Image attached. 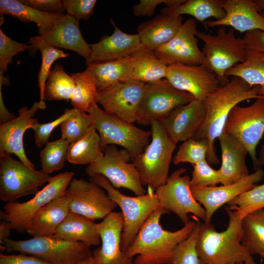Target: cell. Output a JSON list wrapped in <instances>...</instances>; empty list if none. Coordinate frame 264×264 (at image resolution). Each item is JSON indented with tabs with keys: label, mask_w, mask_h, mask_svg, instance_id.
<instances>
[{
	"label": "cell",
	"mask_w": 264,
	"mask_h": 264,
	"mask_svg": "<svg viewBox=\"0 0 264 264\" xmlns=\"http://www.w3.org/2000/svg\"><path fill=\"white\" fill-rule=\"evenodd\" d=\"M69 145L62 137L46 143L40 153L41 170L48 174L62 169L67 159Z\"/></svg>",
	"instance_id": "40"
},
{
	"label": "cell",
	"mask_w": 264,
	"mask_h": 264,
	"mask_svg": "<svg viewBox=\"0 0 264 264\" xmlns=\"http://www.w3.org/2000/svg\"><path fill=\"white\" fill-rule=\"evenodd\" d=\"M186 0H140L138 4L133 6V13L136 16H151L156 7L162 3L166 7L170 8L178 6L184 3Z\"/></svg>",
	"instance_id": "49"
},
{
	"label": "cell",
	"mask_w": 264,
	"mask_h": 264,
	"mask_svg": "<svg viewBox=\"0 0 264 264\" xmlns=\"http://www.w3.org/2000/svg\"><path fill=\"white\" fill-rule=\"evenodd\" d=\"M223 132L242 143L255 169L259 168L256 149L264 134V96L255 99L248 106H235L228 115Z\"/></svg>",
	"instance_id": "12"
},
{
	"label": "cell",
	"mask_w": 264,
	"mask_h": 264,
	"mask_svg": "<svg viewBox=\"0 0 264 264\" xmlns=\"http://www.w3.org/2000/svg\"><path fill=\"white\" fill-rule=\"evenodd\" d=\"M160 12H168L179 16L189 15L203 23L211 18H215V20H221L226 15L221 6L220 0H186L178 6L165 7Z\"/></svg>",
	"instance_id": "35"
},
{
	"label": "cell",
	"mask_w": 264,
	"mask_h": 264,
	"mask_svg": "<svg viewBox=\"0 0 264 264\" xmlns=\"http://www.w3.org/2000/svg\"><path fill=\"white\" fill-rule=\"evenodd\" d=\"M39 110V102H35L29 109L26 106L20 108L18 116L13 120L0 125V153L13 154L21 161L34 169V164L25 154L23 137L25 131L38 121L34 116Z\"/></svg>",
	"instance_id": "22"
},
{
	"label": "cell",
	"mask_w": 264,
	"mask_h": 264,
	"mask_svg": "<svg viewBox=\"0 0 264 264\" xmlns=\"http://www.w3.org/2000/svg\"><path fill=\"white\" fill-rule=\"evenodd\" d=\"M12 229L10 224L5 221L2 220L0 222V245H3L4 240L8 239L10 235L11 231Z\"/></svg>",
	"instance_id": "54"
},
{
	"label": "cell",
	"mask_w": 264,
	"mask_h": 264,
	"mask_svg": "<svg viewBox=\"0 0 264 264\" xmlns=\"http://www.w3.org/2000/svg\"><path fill=\"white\" fill-rule=\"evenodd\" d=\"M165 79L176 89L202 101L221 85L216 75L202 65H170Z\"/></svg>",
	"instance_id": "18"
},
{
	"label": "cell",
	"mask_w": 264,
	"mask_h": 264,
	"mask_svg": "<svg viewBox=\"0 0 264 264\" xmlns=\"http://www.w3.org/2000/svg\"><path fill=\"white\" fill-rule=\"evenodd\" d=\"M242 38L247 49L264 53V31L254 30L247 32Z\"/></svg>",
	"instance_id": "52"
},
{
	"label": "cell",
	"mask_w": 264,
	"mask_h": 264,
	"mask_svg": "<svg viewBox=\"0 0 264 264\" xmlns=\"http://www.w3.org/2000/svg\"><path fill=\"white\" fill-rule=\"evenodd\" d=\"M206 113L204 102L194 99L175 109L160 122L171 140L176 145L193 137L203 123Z\"/></svg>",
	"instance_id": "21"
},
{
	"label": "cell",
	"mask_w": 264,
	"mask_h": 264,
	"mask_svg": "<svg viewBox=\"0 0 264 264\" xmlns=\"http://www.w3.org/2000/svg\"><path fill=\"white\" fill-rule=\"evenodd\" d=\"M92 125L89 113L73 107L72 114L61 125V137L73 143L83 137Z\"/></svg>",
	"instance_id": "41"
},
{
	"label": "cell",
	"mask_w": 264,
	"mask_h": 264,
	"mask_svg": "<svg viewBox=\"0 0 264 264\" xmlns=\"http://www.w3.org/2000/svg\"><path fill=\"white\" fill-rule=\"evenodd\" d=\"M54 236L68 241L81 242L89 247L97 246L101 243L97 230V223L71 212L58 226Z\"/></svg>",
	"instance_id": "30"
},
{
	"label": "cell",
	"mask_w": 264,
	"mask_h": 264,
	"mask_svg": "<svg viewBox=\"0 0 264 264\" xmlns=\"http://www.w3.org/2000/svg\"><path fill=\"white\" fill-rule=\"evenodd\" d=\"M0 264H51L39 257L21 253L18 255H0Z\"/></svg>",
	"instance_id": "51"
},
{
	"label": "cell",
	"mask_w": 264,
	"mask_h": 264,
	"mask_svg": "<svg viewBox=\"0 0 264 264\" xmlns=\"http://www.w3.org/2000/svg\"></svg>",
	"instance_id": "58"
},
{
	"label": "cell",
	"mask_w": 264,
	"mask_h": 264,
	"mask_svg": "<svg viewBox=\"0 0 264 264\" xmlns=\"http://www.w3.org/2000/svg\"><path fill=\"white\" fill-rule=\"evenodd\" d=\"M104 153L99 134L92 124L85 134L70 144L67 160L74 164H91L102 159Z\"/></svg>",
	"instance_id": "33"
},
{
	"label": "cell",
	"mask_w": 264,
	"mask_h": 264,
	"mask_svg": "<svg viewBox=\"0 0 264 264\" xmlns=\"http://www.w3.org/2000/svg\"><path fill=\"white\" fill-rule=\"evenodd\" d=\"M64 196L70 212L92 220L105 218L117 206L102 188L83 178H73Z\"/></svg>",
	"instance_id": "15"
},
{
	"label": "cell",
	"mask_w": 264,
	"mask_h": 264,
	"mask_svg": "<svg viewBox=\"0 0 264 264\" xmlns=\"http://www.w3.org/2000/svg\"><path fill=\"white\" fill-rule=\"evenodd\" d=\"M194 99L192 95L176 89L166 79L146 84L136 122L148 126L153 121H161L175 109Z\"/></svg>",
	"instance_id": "13"
},
{
	"label": "cell",
	"mask_w": 264,
	"mask_h": 264,
	"mask_svg": "<svg viewBox=\"0 0 264 264\" xmlns=\"http://www.w3.org/2000/svg\"><path fill=\"white\" fill-rule=\"evenodd\" d=\"M23 4L41 12L51 14H63L65 11L63 0H20Z\"/></svg>",
	"instance_id": "50"
},
{
	"label": "cell",
	"mask_w": 264,
	"mask_h": 264,
	"mask_svg": "<svg viewBox=\"0 0 264 264\" xmlns=\"http://www.w3.org/2000/svg\"><path fill=\"white\" fill-rule=\"evenodd\" d=\"M264 177V171L261 167L232 184L213 187H190L194 197L205 210L206 217L204 222L211 223L213 214L219 208L256 186Z\"/></svg>",
	"instance_id": "19"
},
{
	"label": "cell",
	"mask_w": 264,
	"mask_h": 264,
	"mask_svg": "<svg viewBox=\"0 0 264 264\" xmlns=\"http://www.w3.org/2000/svg\"><path fill=\"white\" fill-rule=\"evenodd\" d=\"M182 21V16L161 12L153 19L140 24L137 31L142 45L154 50L176 35Z\"/></svg>",
	"instance_id": "27"
},
{
	"label": "cell",
	"mask_w": 264,
	"mask_h": 264,
	"mask_svg": "<svg viewBox=\"0 0 264 264\" xmlns=\"http://www.w3.org/2000/svg\"><path fill=\"white\" fill-rule=\"evenodd\" d=\"M186 171L181 168L173 172L166 183L156 189L155 194L160 206L175 213L184 224L190 220L189 213L204 221L205 210L192 193L189 176L182 175Z\"/></svg>",
	"instance_id": "14"
},
{
	"label": "cell",
	"mask_w": 264,
	"mask_h": 264,
	"mask_svg": "<svg viewBox=\"0 0 264 264\" xmlns=\"http://www.w3.org/2000/svg\"><path fill=\"white\" fill-rule=\"evenodd\" d=\"M146 84L132 79L98 91L96 101L104 110L131 123L136 122Z\"/></svg>",
	"instance_id": "16"
},
{
	"label": "cell",
	"mask_w": 264,
	"mask_h": 264,
	"mask_svg": "<svg viewBox=\"0 0 264 264\" xmlns=\"http://www.w3.org/2000/svg\"><path fill=\"white\" fill-rule=\"evenodd\" d=\"M221 151V164L218 170L220 183L228 185L248 176L245 147L232 135L223 132L218 137Z\"/></svg>",
	"instance_id": "25"
},
{
	"label": "cell",
	"mask_w": 264,
	"mask_h": 264,
	"mask_svg": "<svg viewBox=\"0 0 264 264\" xmlns=\"http://www.w3.org/2000/svg\"><path fill=\"white\" fill-rule=\"evenodd\" d=\"M3 245L7 252L34 256L51 264H77L92 255L90 247L83 242L66 241L54 235L22 241L8 238Z\"/></svg>",
	"instance_id": "7"
},
{
	"label": "cell",
	"mask_w": 264,
	"mask_h": 264,
	"mask_svg": "<svg viewBox=\"0 0 264 264\" xmlns=\"http://www.w3.org/2000/svg\"><path fill=\"white\" fill-rule=\"evenodd\" d=\"M77 264H96L92 255V256L81 261L80 262L78 263Z\"/></svg>",
	"instance_id": "56"
},
{
	"label": "cell",
	"mask_w": 264,
	"mask_h": 264,
	"mask_svg": "<svg viewBox=\"0 0 264 264\" xmlns=\"http://www.w3.org/2000/svg\"><path fill=\"white\" fill-rule=\"evenodd\" d=\"M89 114L99 134L102 151L110 145H119L130 153L132 160L150 143V131L140 129L133 123L110 114L97 105Z\"/></svg>",
	"instance_id": "8"
},
{
	"label": "cell",
	"mask_w": 264,
	"mask_h": 264,
	"mask_svg": "<svg viewBox=\"0 0 264 264\" xmlns=\"http://www.w3.org/2000/svg\"><path fill=\"white\" fill-rule=\"evenodd\" d=\"M51 176L36 171L7 153H0V199L15 202L19 198L35 195L39 188L48 183Z\"/></svg>",
	"instance_id": "9"
},
{
	"label": "cell",
	"mask_w": 264,
	"mask_h": 264,
	"mask_svg": "<svg viewBox=\"0 0 264 264\" xmlns=\"http://www.w3.org/2000/svg\"><path fill=\"white\" fill-rule=\"evenodd\" d=\"M228 204L230 209L238 211L243 218L264 209V183L254 186L235 198Z\"/></svg>",
	"instance_id": "42"
},
{
	"label": "cell",
	"mask_w": 264,
	"mask_h": 264,
	"mask_svg": "<svg viewBox=\"0 0 264 264\" xmlns=\"http://www.w3.org/2000/svg\"><path fill=\"white\" fill-rule=\"evenodd\" d=\"M113 33L98 42L90 44L91 52L87 64L109 61L131 56L141 45L138 34H130L122 31L112 20Z\"/></svg>",
	"instance_id": "24"
},
{
	"label": "cell",
	"mask_w": 264,
	"mask_h": 264,
	"mask_svg": "<svg viewBox=\"0 0 264 264\" xmlns=\"http://www.w3.org/2000/svg\"><path fill=\"white\" fill-rule=\"evenodd\" d=\"M190 185L192 187H213L220 183L218 170L212 168L206 159L193 165Z\"/></svg>",
	"instance_id": "45"
},
{
	"label": "cell",
	"mask_w": 264,
	"mask_h": 264,
	"mask_svg": "<svg viewBox=\"0 0 264 264\" xmlns=\"http://www.w3.org/2000/svg\"><path fill=\"white\" fill-rule=\"evenodd\" d=\"M42 42L54 47L74 51L87 61L91 52L90 46L84 39L79 20L66 14L51 29L42 36Z\"/></svg>",
	"instance_id": "26"
},
{
	"label": "cell",
	"mask_w": 264,
	"mask_h": 264,
	"mask_svg": "<svg viewBox=\"0 0 264 264\" xmlns=\"http://www.w3.org/2000/svg\"><path fill=\"white\" fill-rule=\"evenodd\" d=\"M229 217L227 228L218 232L211 223H199L196 249L202 264H256L242 243L243 217L225 208Z\"/></svg>",
	"instance_id": "2"
},
{
	"label": "cell",
	"mask_w": 264,
	"mask_h": 264,
	"mask_svg": "<svg viewBox=\"0 0 264 264\" xmlns=\"http://www.w3.org/2000/svg\"><path fill=\"white\" fill-rule=\"evenodd\" d=\"M225 75L239 77L251 87L259 86L260 95L264 96V53L247 49L244 61L232 67Z\"/></svg>",
	"instance_id": "34"
},
{
	"label": "cell",
	"mask_w": 264,
	"mask_h": 264,
	"mask_svg": "<svg viewBox=\"0 0 264 264\" xmlns=\"http://www.w3.org/2000/svg\"><path fill=\"white\" fill-rule=\"evenodd\" d=\"M75 83L71 75H68L61 64H56L51 69L46 80L44 100H71Z\"/></svg>",
	"instance_id": "37"
},
{
	"label": "cell",
	"mask_w": 264,
	"mask_h": 264,
	"mask_svg": "<svg viewBox=\"0 0 264 264\" xmlns=\"http://www.w3.org/2000/svg\"><path fill=\"white\" fill-rule=\"evenodd\" d=\"M68 203L64 195L43 206L33 216L26 232L33 237L54 235L70 212Z\"/></svg>",
	"instance_id": "28"
},
{
	"label": "cell",
	"mask_w": 264,
	"mask_h": 264,
	"mask_svg": "<svg viewBox=\"0 0 264 264\" xmlns=\"http://www.w3.org/2000/svg\"><path fill=\"white\" fill-rule=\"evenodd\" d=\"M74 174L72 172H66L51 176L47 184L26 202H7L4 206V211L0 212L1 220L8 222L12 229L17 232L26 231L39 210L64 195Z\"/></svg>",
	"instance_id": "10"
},
{
	"label": "cell",
	"mask_w": 264,
	"mask_h": 264,
	"mask_svg": "<svg viewBox=\"0 0 264 264\" xmlns=\"http://www.w3.org/2000/svg\"><path fill=\"white\" fill-rule=\"evenodd\" d=\"M103 151L101 160L87 167V174L90 177L102 175L114 188L129 189L137 196L146 194L136 168L130 163L132 160L130 153L123 148L118 149L115 145H109Z\"/></svg>",
	"instance_id": "11"
},
{
	"label": "cell",
	"mask_w": 264,
	"mask_h": 264,
	"mask_svg": "<svg viewBox=\"0 0 264 264\" xmlns=\"http://www.w3.org/2000/svg\"><path fill=\"white\" fill-rule=\"evenodd\" d=\"M123 226V215L115 212H111L97 223L101 245L92 251L96 264H134L132 258L128 257L121 249Z\"/></svg>",
	"instance_id": "20"
},
{
	"label": "cell",
	"mask_w": 264,
	"mask_h": 264,
	"mask_svg": "<svg viewBox=\"0 0 264 264\" xmlns=\"http://www.w3.org/2000/svg\"><path fill=\"white\" fill-rule=\"evenodd\" d=\"M29 48L30 45L13 40L0 29V74L6 71L14 55Z\"/></svg>",
	"instance_id": "46"
},
{
	"label": "cell",
	"mask_w": 264,
	"mask_h": 264,
	"mask_svg": "<svg viewBox=\"0 0 264 264\" xmlns=\"http://www.w3.org/2000/svg\"><path fill=\"white\" fill-rule=\"evenodd\" d=\"M170 212L159 206L148 217L140 228L135 239L124 251L132 258L134 264H167L175 249L186 239L195 229L198 220H190L176 231L164 229L160 224L162 215Z\"/></svg>",
	"instance_id": "3"
},
{
	"label": "cell",
	"mask_w": 264,
	"mask_h": 264,
	"mask_svg": "<svg viewBox=\"0 0 264 264\" xmlns=\"http://www.w3.org/2000/svg\"><path fill=\"white\" fill-rule=\"evenodd\" d=\"M196 36L203 42L202 65L216 75L221 85L227 83L230 78L226 72L246 59L243 38L237 37L234 29L227 30L224 26L219 27L215 34L197 30Z\"/></svg>",
	"instance_id": "4"
},
{
	"label": "cell",
	"mask_w": 264,
	"mask_h": 264,
	"mask_svg": "<svg viewBox=\"0 0 264 264\" xmlns=\"http://www.w3.org/2000/svg\"><path fill=\"white\" fill-rule=\"evenodd\" d=\"M133 63L131 56L118 60L91 63L87 69L92 76L98 91L112 85L132 79Z\"/></svg>",
	"instance_id": "29"
},
{
	"label": "cell",
	"mask_w": 264,
	"mask_h": 264,
	"mask_svg": "<svg viewBox=\"0 0 264 264\" xmlns=\"http://www.w3.org/2000/svg\"><path fill=\"white\" fill-rule=\"evenodd\" d=\"M199 223L198 220L190 236L177 245L167 264H202L196 249Z\"/></svg>",
	"instance_id": "44"
},
{
	"label": "cell",
	"mask_w": 264,
	"mask_h": 264,
	"mask_svg": "<svg viewBox=\"0 0 264 264\" xmlns=\"http://www.w3.org/2000/svg\"><path fill=\"white\" fill-rule=\"evenodd\" d=\"M96 0H64V6L67 13L77 20L88 19L93 13Z\"/></svg>",
	"instance_id": "48"
},
{
	"label": "cell",
	"mask_w": 264,
	"mask_h": 264,
	"mask_svg": "<svg viewBox=\"0 0 264 264\" xmlns=\"http://www.w3.org/2000/svg\"><path fill=\"white\" fill-rule=\"evenodd\" d=\"M220 4L225 12V17L220 20L206 21V26H230L242 33L264 31V18L255 0H220Z\"/></svg>",
	"instance_id": "23"
},
{
	"label": "cell",
	"mask_w": 264,
	"mask_h": 264,
	"mask_svg": "<svg viewBox=\"0 0 264 264\" xmlns=\"http://www.w3.org/2000/svg\"><path fill=\"white\" fill-rule=\"evenodd\" d=\"M242 243L249 253L264 259V209L249 214L242 220Z\"/></svg>",
	"instance_id": "36"
},
{
	"label": "cell",
	"mask_w": 264,
	"mask_h": 264,
	"mask_svg": "<svg viewBox=\"0 0 264 264\" xmlns=\"http://www.w3.org/2000/svg\"><path fill=\"white\" fill-rule=\"evenodd\" d=\"M229 82L220 85L203 101L206 107L205 120L193 138L205 140L208 145L206 160L218 164L215 141L223 132L232 109L242 102L263 97L259 86L251 87L242 79L231 77Z\"/></svg>",
	"instance_id": "1"
},
{
	"label": "cell",
	"mask_w": 264,
	"mask_h": 264,
	"mask_svg": "<svg viewBox=\"0 0 264 264\" xmlns=\"http://www.w3.org/2000/svg\"><path fill=\"white\" fill-rule=\"evenodd\" d=\"M73 111V108L66 109L63 114L51 122L39 123L38 121L35 123L31 129L34 131V138L36 146L41 147L47 143L54 129L69 117Z\"/></svg>",
	"instance_id": "47"
},
{
	"label": "cell",
	"mask_w": 264,
	"mask_h": 264,
	"mask_svg": "<svg viewBox=\"0 0 264 264\" xmlns=\"http://www.w3.org/2000/svg\"><path fill=\"white\" fill-rule=\"evenodd\" d=\"M197 27L195 19L186 20L171 40L154 50L156 56L168 66L178 63L202 65L203 55L198 46Z\"/></svg>",
	"instance_id": "17"
},
{
	"label": "cell",
	"mask_w": 264,
	"mask_h": 264,
	"mask_svg": "<svg viewBox=\"0 0 264 264\" xmlns=\"http://www.w3.org/2000/svg\"><path fill=\"white\" fill-rule=\"evenodd\" d=\"M0 12L1 15H9L23 22H35L40 36L51 29L65 15L41 12L17 0H0Z\"/></svg>",
	"instance_id": "31"
},
{
	"label": "cell",
	"mask_w": 264,
	"mask_h": 264,
	"mask_svg": "<svg viewBox=\"0 0 264 264\" xmlns=\"http://www.w3.org/2000/svg\"><path fill=\"white\" fill-rule=\"evenodd\" d=\"M131 57L133 63L132 79L148 84L166 78L168 66L157 58L154 50L142 45Z\"/></svg>",
	"instance_id": "32"
},
{
	"label": "cell",
	"mask_w": 264,
	"mask_h": 264,
	"mask_svg": "<svg viewBox=\"0 0 264 264\" xmlns=\"http://www.w3.org/2000/svg\"><path fill=\"white\" fill-rule=\"evenodd\" d=\"M150 126L151 141L132 161L142 184L154 192L164 184L169 176L170 165L176 144L171 140L160 121H153Z\"/></svg>",
	"instance_id": "5"
},
{
	"label": "cell",
	"mask_w": 264,
	"mask_h": 264,
	"mask_svg": "<svg viewBox=\"0 0 264 264\" xmlns=\"http://www.w3.org/2000/svg\"><path fill=\"white\" fill-rule=\"evenodd\" d=\"M28 43L31 46V49L33 50H39L42 55V64L37 78L40 95L39 107L40 109L44 110L46 108L44 99V89L46 80L51 69V66L56 60L66 58L68 56V54L43 43L39 36L31 37Z\"/></svg>",
	"instance_id": "38"
},
{
	"label": "cell",
	"mask_w": 264,
	"mask_h": 264,
	"mask_svg": "<svg viewBox=\"0 0 264 264\" xmlns=\"http://www.w3.org/2000/svg\"><path fill=\"white\" fill-rule=\"evenodd\" d=\"M208 150V145L205 140L190 138L180 145L173 162L175 165L186 162L195 165L206 159Z\"/></svg>",
	"instance_id": "43"
},
{
	"label": "cell",
	"mask_w": 264,
	"mask_h": 264,
	"mask_svg": "<svg viewBox=\"0 0 264 264\" xmlns=\"http://www.w3.org/2000/svg\"><path fill=\"white\" fill-rule=\"evenodd\" d=\"M258 161L259 168H261V166H264V144L261 147Z\"/></svg>",
	"instance_id": "55"
},
{
	"label": "cell",
	"mask_w": 264,
	"mask_h": 264,
	"mask_svg": "<svg viewBox=\"0 0 264 264\" xmlns=\"http://www.w3.org/2000/svg\"><path fill=\"white\" fill-rule=\"evenodd\" d=\"M0 82V124L10 121L16 117L15 115L10 112L6 108L2 97L1 86Z\"/></svg>",
	"instance_id": "53"
},
{
	"label": "cell",
	"mask_w": 264,
	"mask_h": 264,
	"mask_svg": "<svg viewBox=\"0 0 264 264\" xmlns=\"http://www.w3.org/2000/svg\"><path fill=\"white\" fill-rule=\"evenodd\" d=\"M89 181L104 189L110 199L121 208L123 217L121 246L122 250L125 251L133 242L148 217L160 206L158 198L155 193L150 189L144 195L126 196L101 175L91 177Z\"/></svg>",
	"instance_id": "6"
},
{
	"label": "cell",
	"mask_w": 264,
	"mask_h": 264,
	"mask_svg": "<svg viewBox=\"0 0 264 264\" xmlns=\"http://www.w3.org/2000/svg\"><path fill=\"white\" fill-rule=\"evenodd\" d=\"M261 10L260 14L264 18V0H255Z\"/></svg>",
	"instance_id": "57"
},
{
	"label": "cell",
	"mask_w": 264,
	"mask_h": 264,
	"mask_svg": "<svg viewBox=\"0 0 264 264\" xmlns=\"http://www.w3.org/2000/svg\"><path fill=\"white\" fill-rule=\"evenodd\" d=\"M71 75L75 83L71 104L73 107L89 113L92 108L97 105L96 98L98 90L94 80L87 69Z\"/></svg>",
	"instance_id": "39"
}]
</instances>
